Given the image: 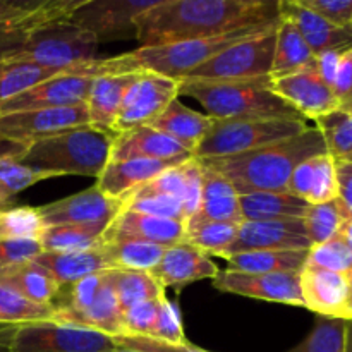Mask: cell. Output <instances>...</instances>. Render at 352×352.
<instances>
[{"label":"cell","instance_id":"1","mask_svg":"<svg viewBox=\"0 0 352 352\" xmlns=\"http://www.w3.org/2000/svg\"><path fill=\"white\" fill-rule=\"evenodd\" d=\"M278 21L277 0H158L136 17V40L141 47H158Z\"/></svg>","mask_w":352,"mask_h":352},{"label":"cell","instance_id":"2","mask_svg":"<svg viewBox=\"0 0 352 352\" xmlns=\"http://www.w3.org/2000/svg\"><path fill=\"white\" fill-rule=\"evenodd\" d=\"M322 153H327L322 133L318 127H308L296 136L248 153L198 160L219 172L243 196L258 191H285L294 168Z\"/></svg>","mask_w":352,"mask_h":352},{"label":"cell","instance_id":"3","mask_svg":"<svg viewBox=\"0 0 352 352\" xmlns=\"http://www.w3.org/2000/svg\"><path fill=\"white\" fill-rule=\"evenodd\" d=\"M179 95L195 98L215 120H306L270 86V76L250 81H179Z\"/></svg>","mask_w":352,"mask_h":352},{"label":"cell","instance_id":"4","mask_svg":"<svg viewBox=\"0 0 352 352\" xmlns=\"http://www.w3.org/2000/svg\"><path fill=\"white\" fill-rule=\"evenodd\" d=\"M113 134L102 133L91 126L76 127L67 133L30 144L17 162L50 179L62 175L100 177L110 162Z\"/></svg>","mask_w":352,"mask_h":352},{"label":"cell","instance_id":"5","mask_svg":"<svg viewBox=\"0 0 352 352\" xmlns=\"http://www.w3.org/2000/svg\"><path fill=\"white\" fill-rule=\"evenodd\" d=\"M308 129L306 120L229 119L213 120L212 129L198 144L192 157L199 160L248 153L267 144L287 140Z\"/></svg>","mask_w":352,"mask_h":352},{"label":"cell","instance_id":"6","mask_svg":"<svg viewBox=\"0 0 352 352\" xmlns=\"http://www.w3.org/2000/svg\"><path fill=\"white\" fill-rule=\"evenodd\" d=\"M98 45L93 34L79 30L69 21H60L34 31L23 45L3 58L67 72L74 65L98 58Z\"/></svg>","mask_w":352,"mask_h":352},{"label":"cell","instance_id":"7","mask_svg":"<svg viewBox=\"0 0 352 352\" xmlns=\"http://www.w3.org/2000/svg\"><path fill=\"white\" fill-rule=\"evenodd\" d=\"M277 24L226 48L179 81L222 82L268 78L274 65Z\"/></svg>","mask_w":352,"mask_h":352},{"label":"cell","instance_id":"8","mask_svg":"<svg viewBox=\"0 0 352 352\" xmlns=\"http://www.w3.org/2000/svg\"><path fill=\"white\" fill-rule=\"evenodd\" d=\"M116 347L110 336L54 320L21 323L12 342L14 352H110Z\"/></svg>","mask_w":352,"mask_h":352},{"label":"cell","instance_id":"9","mask_svg":"<svg viewBox=\"0 0 352 352\" xmlns=\"http://www.w3.org/2000/svg\"><path fill=\"white\" fill-rule=\"evenodd\" d=\"M158 0H81L69 23L93 34L98 43L136 40V17Z\"/></svg>","mask_w":352,"mask_h":352},{"label":"cell","instance_id":"10","mask_svg":"<svg viewBox=\"0 0 352 352\" xmlns=\"http://www.w3.org/2000/svg\"><path fill=\"white\" fill-rule=\"evenodd\" d=\"M81 0H0V60L48 24L69 21Z\"/></svg>","mask_w":352,"mask_h":352},{"label":"cell","instance_id":"11","mask_svg":"<svg viewBox=\"0 0 352 352\" xmlns=\"http://www.w3.org/2000/svg\"><path fill=\"white\" fill-rule=\"evenodd\" d=\"M82 126H89L86 103L58 109L26 110L0 116V138L30 146L36 141Z\"/></svg>","mask_w":352,"mask_h":352},{"label":"cell","instance_id":"12","mask_svg":"<svg viewBox=\"0 0 352 352\" xmlns=\"http://www.w3.org/2000/svg\"><path fill=\"white\" fill-rule=\"evenodd\" d=\"M175 98H179V81L153 72H138L124 95L117 133L150 126Z\"/></svg>","mask_w":352,"mask_h":352},{"label":"cell","instance_id":"13","mask_svg":"<svg viewBox=\"0 0 352 352\" xmlns=\"http://www.w3.org/2000/svg\"><path fill=\"white\" fill-rule=\"evenodd\" d=\"M213 285L220 292L305 308L299 274L251 275L232 270H220L219 275L213 278Z\"/></svg>","mask_w":352,"mask_h":352},{"label":"cell","instance_id":"14","mask_svg":"<svg viewBox=\"0 0 352 352\" xmlns=\"http://www.w3.org/2000/svg\"><path fill=\"white\" fill-rule=\"evenodd\" d=\"M311 243L306 234L305 222L299 219L243 222L232 246L220 258L251 251H296L309 250Z\"/></svg>","mask_w":352,"mask_h":352},{"label":"cell","instance_id":"15","mask_svg":"<svg viewBox=\"0 0 352 352\" xmlns=\"http://www.w3.org/2000/svg\"><path fill=\"white\" fill-rule=\"evenodd\" d=\"M270 86L282 100L294 107L305 119L318 120L340 109V100L315 69L270 78Z\"/></svg>","mask_w":352,"mask_h":352},{"label":"cell","instance_id":"16","mask_svg":"<svg viewBox=\"0 0 352 352\" xmlns=\"http://www.w3.org/2000/svg\"><path fill=\"white\" fill-rule=\"evenodd\" d=\"M91 78L76 74H58L38 82L14 98L0 103V116L26 110L58 109V107L85 105Z\"/></svg>","mask_w":352,"mask_h":352},{"label":"cell","instance_id":"17","mask_svg":"<svg viewBox=\"0 0 352 352\" xmlns=\"http://www.w3.org/2000/svg\"><path fill=\"white\" fill-rule=\"evenodd\" d=\"M124 208L122 199L103 195L96 186L58 201L40 206L45 227L69 226V223H107L109 226Z\"/></svg>","mask_w":352,"mask_h":352},{"label":"cell","instance_id":"18","mask_svg":"<svg viewBox=\"0 0 352 352\" xmlns=\"http://www.w3.org/2000/svg\"><path fill=\"white\" fill-rule=\"evenodd\" d=\"M305 308L323 318L347 320L349 278L342 274L305 263L299 272Z\"/></svg>","mask_w":352,"mask_h":352},{"label":"cell","instance_id":"19","mask_svg":"<svg viewBox=\"0 0 352 352\" xmlns=\"http://www.w3.org/2000/svg\"><path fill=\"white\" fill-rule=\"evenodd\" d=\"M184 236L186 229L182 222L122 208V212L105 229L102 243L143 241V243L170 248L179 243H184Z\"/></svg>","mask_w":352,"mask_h":352},{"label":"cell","instance_id":"20","mask_svg":"<svg viewBox=\"0 0 352 352\" xmlns=\"http://www.w3.org/2000/svg\"><path fill=\"white\" fill-rule=\"evenodd\" d=\"M278 14L296 24L315 57L325 52L352 50V28L336 26L302 6L301 0H280Z\"/></svg>","mask_w":352,"mask_h":352},{"label":"cell","instance_id":"21","mask_svg":"<svg viewBox=\"0 0 352 352\" xmlns=\"http://www.w3.org/2000/svg\"><path fill=\"white\" fill-rule=\"evenodd\" d=\"M220 268L212 261L208 254L188 243H179L165 250L164 256L157 267L150 270V275L162 287H182L186 284L215 278Z\"/></svg>","mask_w":352,"mask_h":352},{"label":"cell","instance_id":"22","mask_svg":"<svg viewBox=\"0 0 352 352\" xmlns=\"http://www.w3.org/2000/svg\"><path fill=\"white\" fill-rule=\"evenodd\" d=\"M192 158L189 157L170 158V160H150V158H133V160L109 162L103 172L96 181V188L103 195L116 199H124L131 191L140 186L146 184L148 181L160 175L167 168L181 165Z\"/></svg>","mask_w":352,"mask_h":352},{"label":"cell","instance_id":"23","mask_svg":"<svg viewBox=\"0 0 352 352\" xmlns=\"http://www.w3.org/2000/svg\"><path fill=\"white\" fill-rule=\"evenodd\" d=\"M136 74H102L91 78L86 96L89 126L116 136L124 95L133 85Z\"/></svg>","mask_w":352,"mask_h":352},{"label":"cell","instance_id":"24","mask_svg":"<svg viewBox=\"0 0 352 352\" xmlns=\"http://www.w3.org/2000/svg\"><path fill=\"white\" fill-rule=\"evenodd\" d=\"M285 191L308 205H322L337 199L336 158L330 153H322L301 162L292 172Z\"/></svg>","mask_w":352,"mask_h":352},{"label":"cell","instance_id":"25","mask_svg":"<svg viewBox=\"0 0 352 352\" xmlns=\"http://www.w3.org/2000/svg\"><path fill=\"white\" fill-rule=\"evenodd\" d=\"M189 155L192 153L175 143L167 134L153 129L151 126H140L116 134L110 162L133 160V158L170 160V158L189 157Z\"/></svg>","mask_w":352,"mask_h":352},{"label":"cell","instance_id":"26","mask_svg":"<svg viewBox=\"0 0 352 352\" xmlns=\"http://www.w3.org/2000/svg\"><path fill=\"white\" fill-rule=\"evenodd\" d=\"M213 120L215 119L206 113L196 112V110L186 107L181 100L175 98L150 126L167 134L175 143L186 148L189 153H195L198 144L205 140L208 131L212 129Z\"/></svg>","mask_w":352,"mask_h":352},{"label":"cell","instance_id":"27","mask_svg":"<svg viewBox=\"0 0 352 352\" xmlns=\"http://www.w3.org/2000/svg\"><path fill=\"white\" fill-rule=\"evenodd\" d=\"M33 261L40 265L41 268H45L60 285L74 284V282L89 277V275L112 270L109 260L102 251V244L91 248V250L72 251V253L41 251Z\"/></svg>","mask_w":352,"mask_h":352},{"label":"cell","instance_id":"28","mask_svg":"<svg viewBox=\"0 0 352 352\" xmlns=\"http://www.w3.org/2000/svg\"><path fill=\"white\" fill-rule=\"evenodd\" d=\"M201 203H199L198 213L195 217H191V219L243 223L239 195L234 189V186L227 179H223L219 172H215L205 164H201Z\"/></svg>","mask_w":352,"mask_h":352},{"label":"cell","instance_id":"29","mask_svg":"<svg viewBox=\"0 0 352 352\" xmlns=\"http://www.w3.org/2000/svg\"><path fill=\"white\" fill-rule=\"evenodd\" d=\"M0 284L41 306H52L62 285L45 268L31 261L0 268Z\"/></svg>","mask_w":352,"mask_h":352},{"label":"cell","instance_id":"30","mask_svg":"<svg viewBox=\"0 0 352 352\" xmlns=\"http://www.w3.org/2000/svg\"><path fill=\"white\" fill-rule=\"evenodd\" d=\"M243 222L305 219L308 203L285 191H258L239 196Z\"/></svg>","mask_w":352,"mask_h":352},{"label":"cell","instance_id":"31","mask_svg":"<svg viewBox=\"0 0 352 352\" xmlns=\"http://www.w3.org/2000/svg\"><path fill=\"white\" fill-rule=\"evenodd\" d=\"M316 67V57L309 50L301 31L294 23L280 17L275 30V55L270 78L294 74Z\"/></svg>","mask_w":352,"mask_h":352},{"label":"cell","instance_id":"32","mask_svg":"<svg viewBox=\"0 0 352 352\" xmlns=\"http://www.w3.org/2000/svg\"><path fill=\"white\" fill-rule=\"evenodd\" d=\"M54 322L86 327V329L96 330V332H102L110 337L120 336L122 333V311H120V306L117 302L112 287L107 282L105 272H103L102 289L88 308L79 313L55 318Z\"/></svg>","mask_w":352,"mask_h":352},{"label":"cell","instance_id":"33","mask_svg":"<svg viewBox=\"0 0 352 352\" xmlns=\"http://www.w3.org/2000/svg\"><path fill=\"white\" fill-rule=\"evenodd\" d=\"M309 250L296 251H251L226 258L227 270L239 274H299Z\"/></svg>","mask_w":352,"mask_h":352},{"label":"cell","instance_id":"34","mask_svg":"<svg viewBox=\"0 0 352 352\" xmlns=\"http://www.w3.org/2000/svg\"><path fill=\"white\" fill-rule=\"evenodd\" d=\"M105 278L116 294L120 311H126L138 302L160 299L165 296V289L151 277L150 272L112 268L105 272Z\"/></svg>","mask_w":352,"mask_h":352},{"label":"cell","instance_id":"35","mask_svg":"<svg viewBox=\"0 0 352 352\" xmlns=\"http://www.w3.org/2000/svg\"><path fill=\"white\" fill-rule=\"evenodd\" d=\"M107 223H69L45 227L40 237L41 250L48 253H72L91 250L102 244Z\"/></svg>","mask_w":352,"mask_h":352},{"label":"cell","instance_id":"36","mask_svg":"<svg viewBox=\"0 0 352 352\" xmlns=\"http://www.w3.org/2000/svg\"><path fill=\"white\" fill-rule=\"evenodd\" d=\"M241 223L213 222V220H188L184 223V243L198 248L208 256H222L234 244Z\"/></svg>","mask_w":352,"mask_h":352},{"label":"cell","instance_id":"37","mask_svg":"<svg viewBox=\"0 0 352 352\" xmlns=\"http://www.w3.org/2000/svg\"><path fill=\"white\" fill-rule=\"evenodd\" d=\"M167 248L143 241H112L102 243V251L112 268L150 272L157 267Z\"/></svg>","mask_w":352,"mask_h":352},{"label":"cell","instance_id":"38","mask_svg":"<svg viewBox=\"0 0 352 352\" xmlns=\"http://www.w3.org/2000/svg\"><path fill=\"white\" fill-rule=\"evenodd\" d=\"M58 74H67V72L41 67V65L31 64V62L3 58L0 60V103Z\"/></svg>","mask_w":352,"mask_h":352},{"label":"cell","instance_id":"39","mask_svg":"<svg viewBox=\"0 0 352 352\" xmlns=\"http://www.w3.org/2000/svg\"><path fill=\"white\" fill-rule=\"evenodd\" d=\"M347 217L349 212L344 208L339 198L322 205H309L302 222L311 246L323 244L339 236Z\"/></svg>","mask_w":352,"mask_h":352},{"label":"cell","instance_id":"40","mask_svg":"<svg viewBox=\"0 0 352 352\" xmlns=\"http://www.w3.org/2000/svg\"><path fill=\"white\" fill-rule=\"evenodd\" d=\"M45 230L40 210L14 206L0 210V243L2 241H40Z\"/></svg>","mask_w":352,"mask_h":352},{"label":"cell","instance_id":"41","mask_svg":"<svg viewBox=\"0 0 352 352\" xmlns=\"http://www.w3.org/2000/svg\"><path fill=\"white\" fill-rule=\"evenodd\" d=\"M52 318H54L52 306H41L28 301L12 289L0 284V323L21 325V323L43 322Z\"/></svg>","mask_w":352,"mask_h":352},{"label":"cell","instance_id":"42","mask_svg":"<svg viewBox=\"0 0 352 352\" xmlns=\"http://www.w3.org/2000/svg\"><path fill=\"white\" fill-rule=\"evenodd\" d=\"M344 347H346V320L318 316L308 337L287 352H344Z\"/></svg>","mask_w":352,"mask_h":352},{"label":"cell","instance_id":"43","mask_svg":"<svg viewBox=\"0 0 352 352\" xmlns=\"http://www.w3.org/2000/svg\"><path fill=\"white\" fill-rule=\"evenodd\" d=\"M318 129L325 140L327 153L336 160H342L352 153V113L336 110L316 120Z\"/></svg>","mask_w":352,"mask_h":352},{"label":"cell","instance_id":"44","mask_svg":"<svg viewBox=\"0 0 352 352\" xmlns=\"http://www.w3.org/2000/svg\"><path fill=\"white\" fill-rule=\"evenodd\" d=\"M45 179H50V175L19 164L17 158L0 160V210L7 208L10 199L19 195L21 191L31 188L36 182L45 181Z\"/></svg>","mask_w":352,"mask_h":352},{"label":"cell","instance_id":"45","mask_svg":"<svg viewBox=\"0 0 352 352\" xmlns=\"http://www.w3.org/2000/svg\"><path fill=\"white\" fill-rule=\"evenodd\" d=\"M306 263L323 268V270L342 274L346 277L352 274V253L340 234L327 243L309 248Z\"/></svg>","mask_w":352,"mask_h":352},{"label":"cell","instance_id":"46","mask_svg":"<svg viewBox=\"0 0 352 352\" xmlns=\"http://www.w3.org/2000/svg\"><path fill=\"white\" fill-rule=\"evenodd\" d=\"M150 337L168 344L188 342L184 336V327H182L179 306L172 302L170 299L165 298V296L160 299V305H158L157 320H155L153 332H151Z\"/></svg>","mask_w":352,"mask_h":352},{"label":"cell","instance_id":"47","mask_svg":"<svg viewBox=\"0 0 352 352\" xmlns=\"http://www.w3.org/2000/svg\"><path fill=\"white\" fill-rule=\"evenodd\" d=\"M160 299L138 302L122 311V333L120 336L150 337L153 332L155 320H157Z\"/></svg>","mask_w":352,"mask_h":352},{"label":"cell","instance_id":"48","mask_svg":"<svg viewBox=\"0 0 352 352\" xmlns=\"http://www.w3.org/2000/svg\"><path fill=\"white\" fill-rule=\"evenodd\" d=\"M124 208L186 223L182 203L175 198H168V196H151V198L133 199V201H127Z\"/></svg>","mask_w":352,"mask_h":352},{"label":"cell","instance_id":"49","mask_svg":"<svg viewBox=\"0 0 352 352\" xmlns=\"http://www.w3.org/2000/svg\"><path fill=\"white\" fill-rule=\"evenodd\" d=\"M116 346L131 349L136 352H208L205 349L192 346V344H168L162 340L151 339V337H133V336H117L112 337Z\"/></svg>","mask_w":352,"mask_h":352},{"label":"cell","instance_id":"50","mask_svg":"<svg viewBox=\"0 0 352 352\" xmlns=\"http://www.w3.org/2000/svg\"><path fill=\"white\" fill-rule=\"evenodd\" d=\"M305 7L340 28H352V0H301Z\"/></svg>","mask_w":352,"mask_h":352},{"label":"cell","instance_id":"51","mask_svg":"<svg viewBox=\"0 0 352 352\" xmlns=\"http://www.w3.org/2000/svg\"><path fill=\"white\" fill-rule=\"evenodd\" d=\"M40 241H2L0 243V268L31 261L41 253Z\"/></svg>","mask_w":352,"mask_h":352},{"label":"cell","instance_id":"52","mask_svg":"<svg viewBox=\"0 0 352 352\" xmlns=\"http://www.w3.org/2000/svg\"><path fill=\"white\" fill-rule=\"evenodd\" d=\"M332 89L337 98L340 100V103L349 98L352 93V50L344 52L342 57H340Z\"/></svg>","mask_w":352,"mask_h":352},{"label":"cell","instance_id":"53","mask_svg":"<svg viewBox=\"0 0 352 352\" xmlns=\"http://www.w3.org/2000/svg\"><path fill=\"white\" fill-rule=\"evenodd\" d=\"M337 188H339V201L344 208L352 213V162L336 160Z\"/></svg>","mask_w":352,"mask_h":352},{"label":"cell","instance_id":"54","mask_svg":"<svg viewBox=\"0 0 352 352\" xmlns=\"http://www.w3.org/2000/svg\"><path fill=\"white\" fill-rule=\"evenodd\" d=\"M340 57H342L340 52H325V54L316 55V72H318L320 78H322L330 88H332L333 81H336Z\"/></svg>","mask_w":352,"mask_h":352},{"label":"cell","instance_id":"55","mask_svg":"<svg viewBox=\"0 0 352 352\" xmlns=\"http://www.w3.org/2000/svg\"><path fill=\"white\" fill-rule=\"evenodd\" d=\"M26 150H28L26 144H21V143H16V141L0 138V160H3V158H17Z\"/></svg>","mask_w":352,"mask_h":352},{"label":"cell","instance_id":"56","mask_svg":"<svg viewBox=\"0 0 352 352\" xmlns=\"http://www.w3.org/2000/svg\"><path fill=\"white\" fill-rule=\"evenodd\" d=\"M17 327L19 325H6V323H0V352H14L12 342Z\"/></svg>","mask_w":352,"mask_h":352},{"label":"cell","instance_id":"57","mask_svg":"<svg viewBox=\"0 0 352 352\" xmlns=\"http://www.w3.org/2000/svg\"><path fill=\"white\" fill-rule=\"evenodd\" d=\"M340 236L346 239L347 246H349L351 253H352V213H349V217L346 219V222H344L342 226V230H340ZM349 277H352V274L349 275Z\"/></svg>","mask_w":352,"mask_h":352},{"label":"cell","instance_id":"58","mask_svg":"<svg viewBox=\"0 0 352 352\" xmlns=\"http://www.w3.org/2000/svg\"><path fill=\"white\" fill-rule=\"evenodd\" d=\"M344 352H352V320H346V347Z\"/></svg>","mask_w":352,"mask_h":352},{"label":"cell","instance_id":"59","mask_svg":"<svg viewBox=\"0 0 352 352\" xmlns=\"http://www.w3.org/2000/svg\"><path fill=\"white\" fill-rule=\"evenodd\" d=\"M110 352H136V351H131V349H124V347H119V346H117V347H116V349H113V351H110Z\"/></svg>","mask_w":352,"mask_h":352},{"label":"cell","instance_id":"60","mask_svg":"<svg viewBox=\"0 0 352 352\" xmlns=\"http://www.w3.org/2000/svg\"><path fill=\"white\" fill-rule=\"evenodd\" d=\"M342 160H349V162H352V153L347 155V157H346V158H342Z\"/></svg>","mask_w":352,"mask_h":352},{"label":"cell","instance_id":"61","mask_svg":"<svg viewBox=\"0 0 352 352\" xmlns=\"http://www.w3.org/2000/svg\"><path fill=\"white\" fill-rule=\"evenodd\" d=\"M349 98H352V93H351V95H349ZM344 102H346V100H344Z\"/></svg>","mask_w":352,"mask_h":352}]
</instances>
